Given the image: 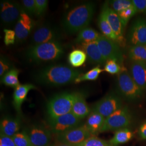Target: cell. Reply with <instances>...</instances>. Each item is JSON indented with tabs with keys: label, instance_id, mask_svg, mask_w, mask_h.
<instances>
[{
	"label": "cell",
	"instance_id": "6da1fadb",
	"mask_svg": "<svg viewBox=\"0 0 146 146\" xmlns=\"http://www.w3.org/2000/svg\"><path fill=\"white\" fill-rule=\"evenodd\" d=\"M81 74L78 70L64 65H51L38 71L35 78L37 83L58 87L73 82Z\"/></svg>",
	"mask_w": 146,
	"mask_h": 146
},
{
	"label": "cell",
	"instance_id": "7a4b0ae2",
	"mask_svg": "<svg viewBox=\"0 0 146 146\" xmlns=\"http://www.w3.org/2000/svg\"><path fill=\"white\" fill-rule=\"evenodd\" d=\"M95 6L92 2H87L71 9L64 16L62 26L69 34H75L87 28L94 15Z\"/></svg>",
	"mask_w": 146,
	"mask_h": 146
},
{
	"label": "cell",
	"instance_id": "3957f363",
	"mask_svg": "<svg viewBox=\"0 0 146 146\" xmlns=\"http://www.w3.org/2000/svg\"><path fill=\"white\" fill-rule=\"evenodd\" d=\"M63 53L62 45L56 41L33 45L28 50L26 56L31 62L42 63L58 60Z\"/></svg>",
	"mask_w": 146,
	"mask_h": 146
},
{
	"label": "cell",
	"instance_id": "277c9868",
	"mask_svg": "<svg viewBox=\"0 0 146 146\" xmlns=\"http://www.w3.org/2000/svg\"><path fill=\"white\" fill-rule=\"evenodd\" d=\"M77 92H63L54 95L47 104L49 119H53L71 113Z\"/></svg>",
	"mask_w": 146,
	"mask_h": 146
},
{
	"label": "cell",
	"instance_id": "5b68a950",
	"mask_svg": "<svg viewBox=\"0 0 146 146\" xmlns=\"http://www.w3.org/2000/svg\"><path fill=\"white\" fill-rule=\"evenodd\" d=\"M117 82L119 93L125 99L133 101L141 98L143 90L136 84L125 67H122L117 74Z\"/></svg>",
	"mask_w": 146,
	"mask_h": 146
},
{
	"label": "cell",
	"instance_id": "8992f818",
	"mask_svg": "<svg viewBox=\"0 0 146 146\" xmlns=\"http://www.w3.org/2000/svg\"><path fill=\"white\" fill-rule=\"evenodd\" d=\"M131 115L127 107H122L106 117L101 133L127 128L131 125Z\"/></svg>",
	"mask_w": 146,
	"mask_h": 146
},
{
	"label": "cell",
	"instance_id": "52a82bcc",
	"mask_svg": "<svg viewBox=\"0 0 146 146\" xmlns=\"http://www.w3.org/2000/svg\"><path fill=\"white\" fill-rule=\"evenodd\" d=\"M80 123L81 120L72 113L48 120L49 129L55 136L80 126Z\"/></svg>",
	"mask_w": 146,
	"mask_h": 146
},
{
	"label": "cell",
	"instance_id": "ba28073f",
	"mask_svg": "<svg viewBox=\"0 0 146 146\" xmlns=\"http://www.w3.org/2000/svg\"><path fill=\"white\" fill-rule=\"evenodd\" d=\"M96 42L100 52L106 61L112 60L120 64L123 63V54L117 43L102 35H100Z\"/></svg>",
	"mask_w": 146,
	"mask_h": 146
},
{
	"label": "cell",
	"instance_id": "9c48e42d",
	"mask_svg": "<svg viewBox=\"0 0 146 146\" xmlns=\"http://www.w3.org/2000/svg\"><path fill=\"white\" fill-rule=\"evenodd\" d=\"M121 107L122 102L120 96L115 93H110L95 104L92 111L106 118Z\"/></svg>",
	"mask_w": 146,
	"mask_h": 146
},
{
	"label": "cell",
	"instance_id": "30bf717a",
	"mask_svg": "<svg viewBox=\"0 0 146 146\" xmlns=\"http://www.w3.org/2000/svg\"><path fill=\"white\" fill-rule=\"evenodd\" d=\"M92 136L84 125L62 134L57 135L55 137L57 142L72 146H76L82 143Z\"/></svg>",
	"mask_w": 146,
	"mask_h": 146
},
{
	"label": "cell",
	"instance_id": "8fae6325",
	"mask_svg": "<svg viewBox=\"0 0 146 146\" xmlns=\"http://www.w3.org/2000/svg\"><path fill=\"white\" fill-rule=\"evenodd\" d=\"M34 146H51L52 145V133L49 129L41 125H31L26 129Z\"/></svg>",
	"mask_w": 146,
	"mask_h": 146
},
{
	"label": "cell",
	"instance_id": "7c38bea8",
	"mask_svg": "<svg viewBox=\"0 0 146 146\" xmlns=\"http://www.w3.org/2000/svg\"><path fill=\"white\" fill-rule=\"evenodd\" d=\"M1 19L7 25H12L17 22L23 11L19 3L11 1H3L0 4Z\"/></svg>",
	"mask_w": 146,
	"mask_h": 146
},
{
	"label": "cell",
	"instance_id": "4fadbf2b",
	"mask_svg": "<svg viewBox=\"0 0 146 146\" xmlns=\"http://www.w3.org/2000/svg\"><path fill=\"white\" fill-rule=\"evenodd\" d=\"M35 25V22L31 16L23 11L15 27L16 41L18 42L25 41L31 33Z\"/></svg>",
	"mask_w": 146,
	"mask_h": 146
},
{
	"label": "cell",
	"instance_id": "5bb4252c",
	"mask_svg": "<svg viewBox=\"0 0 146 146\" xmlns=\"http://www.w3.org/2000/svg\"><path fill=\"white\" fill-rule=\"evenodd\" d=\"M102 9L113 31L119 39V44H123L125 42L122 34L123 27L118 14L110 7L108 2L104 3Z\"/></svg>",
	"mask_w": 146,
	"mask_h": 146
},
{
	"label": "cell",
	"instance_id": "9a60e30c",
	"mask_svg": "<svg viewBox=\"0 0 146 146\" xmlns=\"http://www.w3.org/2000/svg\"><path fill=\"white\" fill-rule=\"evenodd\" d=\"M58 33L52 27L43 26L37 28L32 35V42L34 45L48 42L58 41Z\"/></svg>",
	"mask_w": 146,
	"mask_h": 146
},
{
	"label": "cell",
	"instance_id": "2e32d148",
	"mask_svg": "<svg viewBox=\"0 0 146 146\" xmlns=\"http://www.w3.org/2000/svg\"><path fill=\"white\" fill-rule=\"evenodd\" d=\"M128 38L133 46H146V21L145 20L139 19L133 23Z\"/></svg>",
	"mask_w": 146,
	"mask_h": 146
},
{
	"label": "cell",
	"instance_id": "e0dca14e",
	"mask_svg": "<svg viewBox=\"0 0 146 146\" xmlns=\"http://www.w3.org/2000/svg\"><path fill=\"white\" fill-rule=\"evenodd\" d=\"M20 128L21 122L18 117L5 116L1 121V134L3 135L12 138L19 132Z\"/></svg>",
	"mask_w": 146,
	"mask_h": 146
},
{
	"label": "cell",
	"instance_id": "ac0fdd59",
	"mask_svg": "<svg viewBox=\"0 0 146 146\" xmlns=\"http://www.w3.org/2000/svg\"><path fill=\"white\" fill-rule=\"evenodd\" d=\"M35 89H36L35 86L31 84H20L15 88L13 94V105L19 114L21 115V107L26 100L28 93Z\"/></svg>",
	"mask_w": 146,
	"mask_h": 146
},
{
	"label": "cell",
	"instance_id": "d6986e66",
	"mask_svg": "<svg viewBox=\"0 0 146 146\" xmlns=\"http://www.w3.org/2000/svg\"><path fill=\"white\" fill-rule=\"evenodd\" d=\"M82 48L86 54L89 62L94 64H101L106 62L107 61L102 55L96 41L83 43Z\"/></svg>",
	"mask_w": 146,
	"mask_h": 146
},
{
	"label": "cell",
	"instance_id": "ffe728a7",
	"mask_svg": "<svg viewBox=\"0 0 146 146\" xmlns=\"http://www.w3.org/2000/svg\"><path fill=\"white\" fill-rule=\"evenodd\" d=\"M131 77L142 90L146 89V63L133 62L131 66Z\"/></svg>",
	"mask_w": 146,
	"mask_h": 146
},
{
	"label": "cell",
	"instance_id": "44dd1931",
	"mask_svg": "<svg viewBox=\"0 0 146 146\" xmlns=\"http://www.w3.org/2000/svg\"><path fill=\"white\" fill-rule=\"evenodd\" d=\"M91 110L86 102L84 93H77L73 104L71 113L80 120H82L90 114Z\"/></svg>",
	"mask_w": 146,
	"mask_h": 146
},
{
	"label": "cell",
	"instance_id": "7402d4cb",
	"mask_svg": "<svg viewBox=\"0 0 146 146\" xmlns=\"http://www.w3.org/2000/svg\"><path fill=\"white\" fill-rule=\"evenodd\" d=\"M105 117L98 113L92 111L89 115L84 125L93 136L101 133L104 125Z\"/></svg>",
	"mask_w": 146,
	"mask_h": 146
},
{
	"label": "cell",
	"instance_id": "603a6c76",
	"mask_svg": "<svg viewBox=\"0 0 146 146\" xmlns=\"http://www.w3.org/2000/svg\"><path fill=\"white\" fill-rule=\"evenodd\" d=\"M98 26L103 35L119 44V39L113 31L102 9L99 17Z\"/></svg>",
	"mask_w": 146,
	"mask_h": 146
},
{
	"label": "cell",
	"instance_id": "cb8c5ba5",
	"mask_svg": "<svg viewBox=\"0 0 146 146\" xmlns=\"http://www.w3.org/2000/svg\"><path fill=\"white\" fill-rule=\"evenodd\" d=\"M100 35L94 29L87 27L78 33L75 42L81 43L95 42L99 38Z\"/></svg>",
	"mask_w": 146,
	"mask_h": 146
},
{
	"label": "cell",
	"instance_id": "d4e9b609",
	"mask_svg": "<svg viewBox=\"0 0 146 146\" xmlns=\"http://www.w3.org/2000/svg\"><path fill=\"white\" fill-rule=\"evenodd\" d=\"M133 137V133L128 128L119 129L115 131L114 135L109 142L114 146L125 143L130 141Z\"/></svg>",
	"mask_w": 146,
	"mask_h": 146
},
{
	"label": "cell",
	"instance_id": "484cf974",
	"mask_svg": "<svg viewBox=\"0 0 146 146\" xmlns=\"http://www.w3.org/2000/svg\"><path fill=\"white\" fill-rule=\"evenodd\" d=\"M128 55L133 62L146 63V46H132L129 50Z\"/></svg>",
	"mask_w": 146,
	"mask_h": 146
},
{
	"label": "cell",
	"instance_id": "4316f807",
	"mask_svg": "<svg viewBox=\"0 0 146 146\" xmlns=\"http://www.w3.org/2000/svg\"><path fill=\"white\" fill-rule=\"evenodd\" d=\"M19 70L16 68L11 69L3 75L1 83L6 86L15 88L20 85L19 81Z\"/></svg>",
	"mask_w": 146,
	"mask_h": 146
},
{
	"label": "cell",
	"instance_id": "83f0119b",
	"mask_svg": "<svg viewBox=\"0 0 146 146\" xmlns=\"http://www.w3.org/2000/svg\"><path fill=\"white\" fill-rule=\"evenodd\" d=\"M87 58L84 50L75 49L69 54L68 61L73 67H79L82 66Z\"/></svg>",
	"mask_w": 146,
	"mask_h": 146
},
{
	"label": "cell",
	"instance_id": "f1b7e54d",
	"mask_svg": "<svg viewBox=\"0 0 146 146\" xmlns=\"http://www.w3.org/2000/svg\"><path fill=\"white\" fill-rule=\"evenodd\" d=\"M103 70L100 68L99 66H97L92 69L87 73L81 74L78 78L75 80V84H78L87 81H95L99 78L100 74L102 72Z\"/></svg>",
	"mask_w": 146,
	"mask_h": 146
},
{
	"label": "cell",
	"instance_id": "f546056e",
	"mask_svg": "<svg viewBox=\"0 0 146 146\" xmlns=\"http://www.w3.org/2000/svg\"><path fill=\"white\" fill-rule=\"evenodd\" d=\"M16 146H34L27 133L26 129L19 132L12 137Z\"/></svg>",
	"mask_w": 146,
	"mask_h": 146
},
{
	"label": "cell",
	"instance_id": "4dcf8cb0",
	"mask_svg": "<svg viewBox=\"0 0 146 146\" xmlns=\"http://www.w3.org/2000/svg\"><path fill=\"white\" fill-rule=\"evenodd\" d=\"M108 3L110 7L117 14L134 5L132 0H114L110 1Z\"/></svg>",
	"mask_w": 146,
	"mask_h": 146
},
{
	"label": "cell",
	"instance_id": "1f68e13d",
	"mask_svg": "<svg viewBox=\"0 0 146 146\" xmlns=\"http://www.w3.org/2000/svg\"><path fill=\"white\" fill-rule=\"evenodd\" d=\"M74 146H117L111 144L110 142L104 141L96 136H92L82 143Z\"/></svg>",
	"mask_w": 146,
	"mask_h": 146
},
{
	"label": "cell",
	"instance_id": "d6a6232c",
	"mask_svg": "<svg viewBox=\"0 0 146 146\" xmlns=\"http://www.w3.org/2000/svg\"><path fill=\"white\" fill-rule=\"evenodd\" d=\"M136 13H137V11L133 5L118 13L123 28L125 27L128 21Z\"/></svg>",
	"mask_w": 146,
	"mask_h": 146
},
{
	"label": "cell",
	"instance_id": "836d02e7",
	"mask_svg": "<svg viewBox=\"0 0 146 146\" xmlns=\"http://www.w3.org/2000/svg\"><path fill=\"white\" fill-rule=\"evenodd\" d=\"M122 67L120 64L114 60H110L106 61L104 66V70L111 74H119L121 70Z\"/></svg>",
	"mask_w": 146,
	"mask_h": 146
},
{
	"label": "cell",
	"instance_id": "e575fe53",
	"mask_svg": "<svg viewBox=\"0 0 146 146\" xmlns=\"http://www.w3.org/2000/svg\"><path fill=\"white\" fill-rule=\"evenodd\" d=\"M22 3L23 11L28 15H36L35 0H23Z\"/></svg>",
	"mask_w": 146,
	"mask_h": 146
},
{
	"label": "cell",
	"instance_id": "d590c367",
	"mask_svg": "<svg viewBox=\"0 0 146 146\" xmlns=\"http://www.w3.org/2000/svg\"><path fill=\"white\" fill-rule=\"evenodd\" d=\"M4 33V42L5 45L8 46L11 44H14L16 40L15 31L8 29H5Z\"/></svg>",
	"mask_w": 146,
	"mask_h": 146
},
{
	"label": "cell",
	"instance_id": "8d00e7d4",
	"mask_svg": "<svg viewBox=\"0 0 146 146\" xmlns=\"http://www.w3.org/2000/svg\"><path fill=\"white\" fill-rule=\"evenodd\" d=\"M36 16H41L47 10L48 1L47 0H35Z\"/></svg>",
	"mask_w": 146,
	"mask_h": 146
},
{
	"label": "cell",
	"instance_id": "74e56055",
	"mask_svg": "<svg viewBox=\"0 0 146 146\" xmlns=\"http://www.w3.org/2000/svg\"><path fill=\"white\" fill-rule=\"evenodd\" d=\"M137 12L146 14V0H132Z\"/></svg>",
	"mask_w": 146,
	"mask_h": 146
},
{
	"label": "cell",
	"instance_id": "f35d334b",
	"mask_svg": "<svg viewBox=\"0 0 146 146\" xmlns=\"http://www.w3.org/2000/svg\"><path fill=\"white\" fill-rule=\"evenodd\" d=\"M9 63L7 61L5 58H1L0 60V76H3V75L9 71L10 69Z\"/></svg>",
	"mask_w": 146,
	"mask_h": 146
},
{
	"label": "cell",
	"instance_id": "ab89813d",
	"mask_svg": "<svg viewBox=\"0 0 146 146\" xmlns=\"http://www.w3.org/2000/svg\"><path fill=\"white\" fill-rule=\"evenodd\" d=\"M0 146H16L12 138L0 135Z\"/></svg>",
	"mask_w": 146,
	"mask_h": 146
},
{
	"label": "cell",
	"instance_id": "60d3db41",
	"mask_svg": "<svg viewBox=\"0 0 146 146\" xmlns=\"http://www.w3.org/2000/svg\"><path fill=\"white\" fill-rule=\"evenodd\" d=\"M139 134L142 139H146V122L141 125Z\"/></svg>",
	"mask_w": 146,
	"mask_h": 146
},
{
	"label": "cell",
	"instance_id": "b9f144b4",
	"mask_svg": "<svg viewBox=\"0 0 146 146\" xmlns=\"http://www.w3.org/2000/svg\"><path fill=\"white\" fill-rule=\"evenodd\" d=\"M51 146H72V145H67V144H64V143H59V142H57L56 143L54 144V145H52Z\"/></svg>",
	"mask_w": 146,
	"mask_h": 146
}]
</instances>
